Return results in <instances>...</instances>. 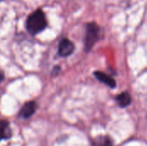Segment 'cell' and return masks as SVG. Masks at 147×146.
<instances>
[{
	"mask_svg": "<svg viewBox=\"0 0 147 146\" xmlns=\"http://www.w3.org/2000/svg\"><path fill=\"white\" fill-rule=\"evenodd\" d=\"M47 26V22L46 19V15L41 9H37L28 15L26 21V28L28 32L35 35L41 31H43Z\"/></svg>",
	"mask_w": 147,
	"mask_h": 146,
	"instance_id": "cell-1",
	"label": "cell"
},
{
	"mask_svg": "<svg viewBox=\"0 0 147 146\" xmlns=\"http://www.w3.org/2000/svg\"><path fill=\"white\" fill-rule=\"evenodd\" d=\"M99 34L100 28L96 23L91 22L87 24L84 37V50L86 52H89L93 47L95 43L99 40Z\"/></svg>",
	"mask_w": 147,
	"mask_h": 146,
	"instance_id": "cell-2",
	"label": "cell"
},
{
	"mask_svg": "<svg viewBox=\"0 0 147 146\" xmlns=\"http://www.w3.org/2000/svg\"><path fill=\"white\" fill-rule=\"evenodd\" d=\"M75 49V46L71 40L69 39L64 38L59 41L58 47V53L61 57H68L70 56Z\"/></svg>",
	"mask_w": 147,
	"mask_h": 146,
	"instance_id": "cell-3",
	"label": "cell"
},
{
	"mask_svg": "<svg viewBox=\"0 0 147 146\" xmlns=\"http://www.w3.org/2000/svg\"><path fill=\"white\" fill-rule=\"evenodd\" d=\"M36 109H37V103L35 102H26L20 109L19 117L22 119H29L35 113Z\"/></svg>",
	"mask_w": 147,
	"mask_h": 146,
	"instance_id": "cell-4",
	"label": "cell"
},
{
	"mask_svg": "<svg viewBox=\"0 0 147 146\" xmlns=\"http://www.w3.org/2000/svg\"><path fill=\"white\" fill-rule=\"evenodd\" d=\"M12 136L9 124L7 120H0V141L9 139Z\"/></svg>",
	"mask_w": 147,
	"mask_h": 146,
	"instance_id": "cell-5",
	"label": "cell"
},
{
	"mask_svg": "<svg viewBox=\"0 0 147 146\" xmlns=\"http://www.w3.org/2000/svg\"><path fill=\"white\" fill-rule=\"evenodd\" d=\"M95 77L102 83H105L106 85H108L110 88H115V81L114 78L110 77L109 75H107L104 72L102 71H95L94 72Z\"/></svg>",
	"mask_w": 147,
	"mask_h": 146,
	"instance_id": "cell-6",
	"label": "cell"
},
{
	"mask_svg": "<svg viewBox=\"0 0 147 146\" xmlns=\"http://www.w3.org/2000/svg\"><path fill=\"white\" fill-rule=\"evenodd\" d=\"M116 102L121 108H126L131 103L132 98H131V96L129 95V93L123 92L116 96Z\"/></svg>",
	"mask_w": 147,
	"mask_h": 146,
	"instance_id": "cell-7",
	"label": "cell"
},
{
	"mask_svg": "<svg viewBox=\"0 0 147 146\" xmlns=\"http://www.w3.org/2000/svg\"><path fill=\"white\" fill-rule=\"evenodd\" d=\"M92 146H113V143L108 136H98L93 139Z\"/></svg>",
	"mask_w": 147,
	"mask_h": 146,
	"instance_id": "cell-8",
	"label": "cell"
},
{
	"mask_svg": "<svg viewBox=\"0 0 147 146\" xmlns=\"http://www.w3.org/2000/svg\"><path fill=\"white\" fill-rule=\"evenodd\" d=\"M61 71V68L59 66H54L52 71V75L53 76H57L59 72Z\"/></svg>",
	"mask_w": 147,
	"mask_h": 146,
	"instance_id": "cell-9",
	"label": "cell"
},
{
	"mask_svg": "<svg viewBox=\"0 0 147 146\" xmlns=\"http://www.w3.org/2000/svg\"><path fill=\"white\" fill-rule=\"evenodd\" d=\"M4 79V74L2 71H0V83Z\"/></svg>",
	"mask_w": 147,
	"mask_h": 146,
	"instance_id": "cell-10",
	"label": "cell"
}]
</instances>
